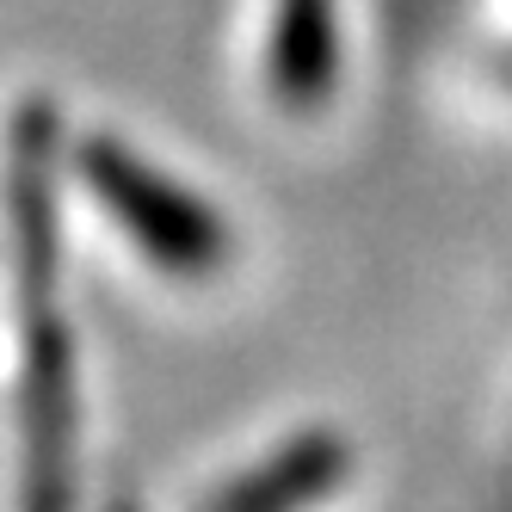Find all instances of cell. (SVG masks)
Returning a JSON list of instances; mask_svg holds the SVG:
<instances>
[{
	"mask_svg": "<svg viewBox=\"0 0 512 512\" xmlns=\"http://www.w3.org/2000/svg\"><path fill=\"white\" fill-rule=\"evenodd\" d=\"M13 278H19V512H75L81 395L75 340L56 315L50 118L31 112L13 149Z\"/></svg>",
	"mask_w": 512,
	"mask_h": 512,
	"instance_id": "1",
	"label": "cell"
},
{
	"mask_svg": "<svg viewBox=\"0 0 512 512\" xmlns=\"http://www.w3.org/2000/svg\"><path fill=\"white\" fill-rule=\"evenodd\" d=\"M81 179L87 192L105 204V216L149 253V260L173 278H210L229 260V229L216 223V210L192 192H179L173 179H161L155 167H142L130 149L93 136L81 149Z\"/></svg>",
	"mask_w": 512,
	"mask_h": 512,
	"instance_id": "2",
	"label": "cell"
},
{
	"mask_svg": "<svg viewBox=\"0 0 512 512\" xmlns=\"http://www.w3.org/2000/svg\"><path fill=\"white\" fill-rule=\"evenodd\" d=\"M352 475V445L340 432H297L272 457L210 488L204 512H309Z\"/></svg>",
	"mask_w": 512,
	"mask_h": 512,
	"instance_id": "3",
	"label": "cell"
},
{
	"mask_svg": "<svg viewBox=\"0 0 512 512\" xmlns=\"http://www.w3.org/2000/svg\"><path fill=\"white\" fill-rule=\"evenodd\" d=\"M105 512H142V506H136L130 494H118V500H112V506H105Z\"/></svg>",
	"mask_w": 512,
	"mask_h": 512,
	"instance_id": "4",
	"label": "cell"
}]
</instances>
